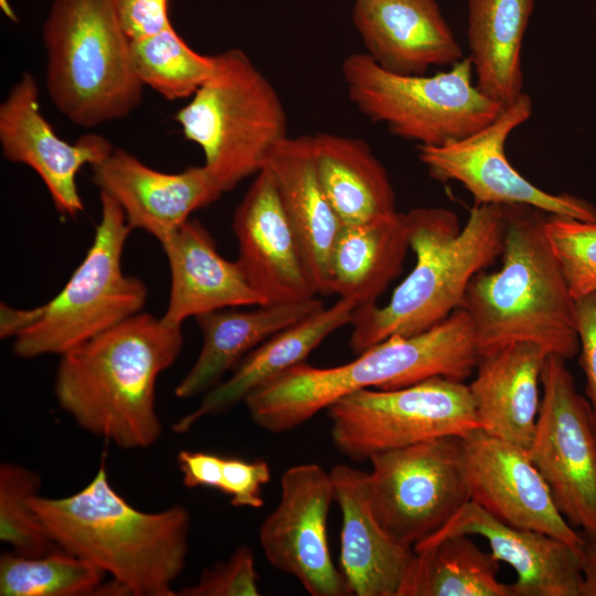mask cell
<instances>
[{
	"label": "cell",
	"mask_w": 596,
	"mask_h": 596,
	"mask_svg": "<svg viewBox=\"0 0 596 596\" xmlns=\"http://www.w3.org/2000/svg\"><path fill=\"white\" fill-rule=\"evenodd\" d=\"M545 234L574 299L596 291V221L547 213Z\"/></svg>",
	"instance_id": "cell-34"
},
{
	"label": "cell",
	"mask_w": 596,
	"mask_h": 596,
	"mask_svg": "<svg viewBox=\"0 0 596 596\" xmlns=\"http://www.w3.org/2000/svg\"><path fill=\"white\" fill-rule=\"evenodd\" d=\"M312 145L319 180L342 225L397 212L387 171L363 140L320 132L312 136Z\"/></svg>",
	"instance_id": "cell-27"
},
{
	"label": "cell",
	"mask_w": 596,
	"mask_h": 596,
	"mask_svg": "<svg viewBox=\"0 0 596 596\" xmlns=\"http://www.w3.org/2000/svg\"><path fill=\"white\" fill-rule=\"evenodd\" d=\"M119 23L130 41L145 39L172 26L168 0H115Z\"/></svg>",
	"instance_id": "cell-38"
},
{
	"label": "cell",
	"mask_w": 596,
	"mask_h": 596,
	"mask_svg": "<svg viewBox=\"0 0 596 596\" xmlns=\"http://www.w3.org/2000/svg\"><path fill=\"white\" fill-rule=\"evenodd\" d=\"M40 487L36 471L13 462L1 464L0 540L24 556H41L60 549L31 507Z\"/></svg>",
	"instance_id": "cell-33"
},
{
	"label": "cell",
	"mask_w": 596,
	"mask_h": 596,
	"mask_svg": "<svg viewBox=\"0 0 596 596\" xmlns=\"http://www.w3.org/2000/svg\"><path fill=\"white\" fill-rule=\"evenodd\" d=\"M352 21L366 54L395 74L422 75L465 57L436 0H354Z\"/></svg>",
	"instance_id": "cell-20"
},
{
	"label": "cell",
	"mask_w": 596,
	"mask_h": 596,
	"mask_svg": "<svg viewBox=\"0 0 596 596\" xmlns=\"http://www.w3.org/2000/svg\"><path fill=\"white\" fill-rule=\"evenodd\" d=\"M479 354L472 320L458 308L430 329L391 337L347 364L299 363L253 391L244 403L256 425L284 433L359 390H396L436 376L464 382L475 371Z\"/></svg>",
	"instance_id": "cell-3"
},
{
	"label": "cell",
	"mask_w": 596,
	"mask_h": 596,
	"mask_svg": "<svg viewBox=\"0 0 596 596\" xmlns=\"http://www.w3.org/2000/svg\"><path fill=\"white\" fill-rule=\"evenodd\" d=\"M535 0H468L467 38L476 86L503 107L522 94V43Z\"/></svg>",
	"instance_id": "cell-29"
},
{
	"label": "cell",
	"mask_w": 596,
	"mask_h": 596,
	"mask_svg": "<svg viewBox=\"0 0 596 596\" xmlns=\"http://www.w3.org/2000/svg\"><path fill=\"white\" fill-rule=\"evenodd\" d=\"M350 102L393 135L419 146H443L490 124L503 106L472 82L469 56L435 75H401L366 53L347 56L341 66Z\"/></svg>",
	"instance_id": "cell-8"
},
{
	"label": "cell",
	"mask_w": 596,
	"mask_h": 596,
	"mask_svg": "<svg viewBox=\"0 0 596 596\" xmlns=\"http://www.w3.org/2000/svg\"><path fill=\"white\" fill-rule=\"evenodd\" d=\"M409 247L406 214L342 225L330 260V290L356 307L375 305L397 277Z\"/></svg>",
	"instance_id": "cell-28"
},
{
	"label": "cell",
	"mask_w": 596,
	"mask_h": 596,
	"mask_svg": "<svg viewBox=\"0 0 596 596\" xmlns=\"http://www.w3.org/2000/svg\"><path fill=\"white\" fill-rule=\"evenodd\" d=\"M87 561L57 549L41 556H0L1 596H123L125 588Z\"/></svg>",
	"instance_id": "cell-31"
},
{
	"label": "cell",
	"mask_w": 596,
	"mask_h": 596,
	"mask_svg": "<svg viewBox=\"0 0 596 596\" xmlns=\"http://www.w3.org/2000/svg\"><path fill=\"white\" fill-rule=\"evenodd\" d=\"M131 231L120 205L100 192V220L91 247L63 289L40 306L38 320L14 338L15 355H62L141 312L147 286L121 267Z\"/></svg>",
	"instance_id": "cell-9"
},
{
	"label": "cell",
	"mask_w": 596,
	"mask_h": 596,
	"mask_svg": "<svg viewBox=\"0 0 596 596\" xmlns=\"http://www.w3.org/2000/svg\"><path fill=\"white\" fill-rule=\"evenodd\" d=\"M182 345L181 326L139 312L60 355L56 401L92 435L123 449L148 448L162 432L157 381Z\"/></svg>",
	"instance_id": "cell-1"
},
{
	"label": "cell",
	"mask_w": 596,
	"mask_h": 596,
	"mask_svg": "<svg viewBox=\"0 0 596 596\" xmlns=\"http://www.w3.org/2000/svg\"><path fill=\"white\" fill-rule=\"evenodd\" d=\"M232 227L238 243L237 262L266 305L317 298L299 242L267 168L255 174L235 209Z\"/></svg>",
	"instance_id": "cell-17"
},
{
	"label": "cell",
	"mask_w": 596,
	"mask_h": 596,
	"mask_svg": "<svg viewBox=\"0 0 596 596\" xmlns=\"http://www.w3.org/2000/svg\"><path fill=\"white\" fill-rule=\"evenodd\" d=\"M0 336L1 338L17 337L32 326L40 316V306L30 309H18L1 304L0 308Z\"/></svg>",
	"instance_id": "cell-40"
},
{
	"label": "cell",
	"mask_w": 596,
	"mask_h": 596,
	"mask_svg": "<svg viewBox=\"0 0 596 596\" xmlns=\"http://www.w3.org/2000/svg\"><path fill=\"white\" fill-rule=\"evenodd\" d=\"M458 534L486 539L492 555L513 568L512 596H581V550L547 533L503 523L472 501L413 550Z\"/></svg>",
	"instance_id": "cell-19"
},
{
	"label": "cell",
	"mask_w": 596,
	"mask_h": 596,
	"mask_svg": "<svg viewBox=\"0 0 596 596\" xmlns=\"http://www.w3.org/2000/svg\"><path fill=\"white\" fill-rule=\"evenodd\" d=\"M547 355L531 342H512L480 352L476 376L468 385L480 429L529 450Z\"/></svg>",
	"instance_id": "cell-22"
},
{
	"label": "cell",
	"mask_w": 596,
	"mask_h": 596,
	"mask_svg": "<svg viewBox=\"0 0 596 596\" xmlns=\"http://www.w3.org/2000/svg\"><path fill=\"white\" fill-rule=\"evenodd\" d=\"M461 455L470 501L503 523L582 549L583 535L557 509L528 450L477 428L461 436Z\"/></svg>",
	"instance_id": "cell-15"
},
{
	"label": "cell",
	"mask_w": 596,
	"mask_h": 596,
	"mask_svg": "<svg viewBox=\"0 0 596 596\" xmlns=\"http://www.w3.org/2000/svg\"><path fill=\"white\" fill-rule=\"evenodd\" d=\"M130 53L142 84L168 100L193 96L215 68V56L191 49L173 26L130 41Z\"/></svg>",
	"instance_id": "cell-32"
},
{
	"label": "cell",
	"mask_w": 596,
	"mask_h": 596,
	"mask_svg": "<svg viewBox=\"0 0 596 596\" xmlns=\"http://www.w3.org/2000/svg\"><path fill=\"white\" fill-rule=\"evenodd\" d=\"M355 308L353 301L339 298L268 338L237 363L227 380L206 392L196 408L177 421L173 430L187 433L200 419L244 402L259 386L305 362L327 337L351 324Z\"/></svg>",
	"instance_id": "cell-25"
},
{
	"label": "cell",
	"mask_w": 596,
	"mask_h": 596,
	"mask_svg": "<svg viewBox=\"0 0 596 596\" xmlns=\"http://www.w3.org/2000/svg\"><path fill=\"white\" fill-rule=\"evenodd\" d=\"M579 364L586 377V395L596 428V291L575 300Z\"/></svg>",
	"instance_id": "cell-37"
},
{
	"label": "cell",
	"mask_w": 596,
	"mask_h": 596,
	"mask_svg": "<svg viewBox=\"0 0 596 596\" xmlns=\"http://www.w3.org/2000/svg\"><path fill=\"white\" fill-rule=\"evenodd\" d=\"M45 87L73 124L123 119L141 103L138 77L115 0H54L43 28Z\"/></svg>",
	"instance_id": "cell-6"
},
{
	"label": "cell",
	"mask_w": 596,
	"mask_h": 596,
	"mask_svg": "<svg viewBox=\"0 0 596 596\" xmlns=\"http://www.w3.org/2000/svg\"><path fill=\"white\" fill-rule=\"evenodd\" d=\"M503 206L502 266L478 273L462 304L480 352L531 342L570 360L579 352L575 299L545 234L547 213L526 205Z\"/></svg>",
	"instance_id": "cell-5"
},
{
	"label": "cell",
	"mask_w": 596,
	"mask_h": 596,
	"mask_svg": "<svg viewBox=\"0 0 596 596\" xmlns=\"http://www.w3.org/2000/svg\"><path fill=\"white\" fill-rule=\"evenodd\" d=\"M532 113V99L523 93L490 124L469 136L443 146H418V159L433 179L461 183L476 204L526 205L549 214L596 221V209L589 202L568 193L544 191L509 162L505 141Z\"/></svg>",
	"instance_id": "cell-13"
},
{
	"label": "cell",
	"mask_w": 596,
	"mask_h": 596,
	"mask_svg": "<svg viewBox=\"0 0 596 596\" xmlns=\"http://www.w3.org/2000/svg\"><path fill=\"white\" fill-rule=\"evenodd\" d=\"M0 145L7 160L30 167L41 178L56 211L71 217L84 211L77 173L114 150L107 138L93 132L75 143L58 137L41 111L38 84L28 72L0 105Z\"/></svg>",
	"instance_id": "cell-16"
},
{
	"label": "cell",
	"mask_w": 596,
	"mask_h": 596,
	"mask_svg": "<svg viewBox=\"0 0 596 596\" xmlns=\"http://www.w3.org/2000/svg\"><path fill=\"white\" fill-rule=\"evenodd\" d=\"M104 459L79 491L63 498L35 494V515L60 549L110 575L129 595H177L172 584L185 566L189 511L134 508L113 488Z\"/></svg>",
	"instance_id": "cell-2"
},
{
	"label": "cell",
	"mask_w": 596,
	"mask_h": 596,
	"mask_svg": "<svg viewBox=\"0 0 596 596\" xmlns=\"http://www.w3.org/2000/svg\"><path fill=\"white\" fill-rule=\"evenodd\" d=\"M323 306L320 299L313 298L295 304L260 305L253 310L225 308L195 317L203 344L194 364L175 386V396L190 398L209 392L251 351Z\"/></svg>",
	"instance_id": "cell-26"
},
{
	"label": "cell",
	"mask_w": 596,
	"mask_h": 596,
	"mask_svg": "<svg viewBox=\"0 0 596 596\" xmlns=\"http://www.w3.org/2000/svg\"><path fill=\"white\" fill-rule=\"evenodd\" d=\"M369 460L372 512L382 529L406 546L414 549L433 536L470 501L459 436L380 451Z\"/></svg>",
	"instance_id": "cell-11"
},
{
	"label": "cell",
	"mask_w": 596,
	"mask_h": 596,
	"mask_svg": "<svg viewBox=\"0 0 596 596\" xmlns=\"http://www.w3.org/2000/svg\"><path fill=\"white\" fill-rule=\"evenodd\" d=\"M318 295H331L330 260L342 227L318 177L312 136L286 137L265 162Z\"/></svg>",
	"instance_id": "cell-24"
},
{
	"label": "cell",
	"mask_w": 596,
	"mask_h": 596,
	"mask_svg": "<svg viewBox=\"0 0 596 596\" xmlns=\"http://www.w3.org/2000/svg\"><path fill=\"white\" fill-rule=\"evenodd\" d=\"M327 411L333 445L354 461L479 428L468 385L441 376L396 390H359Z\"/></svg>",
	"instance_id": "cell-10"
},
{
	"label": "cell",
	"mask_w": 596,
	"mask_h": 596,
	"mask_svg": "<svg viewBox=\"0 0 596 596\" xmlns=\"http://www.w3.org/2000/svg\"><path fill=\"white\" fill-rule=\"evenodd\" d=\"M91 168L92 181L120 205L131 230L145 231L160 244L194 211L222 195L204 166L162 172L121 148Z\"/></svg>",
	"instance_id": "cell-18"
},
{
	"label": "cell",
	"mask_w": 596,
	"mask_h": 596,
	"mask_svg": "<svg viewBox=\"0 0 596 596\" xmlns=\"http://www.w3.org/2000/svg\"><path fill=\"white\" fill-rule=\"evenodd\" d=\"M269 479L270 467L264 459L224 457L220 491L230 497L234 507L256 509L264 505L262 488Z\"/></svg>",
	"instance_id": "cell-36"
},
{
	"label": "cell",
	"mask_w": 596,
	"mask_h": 596,
	"mask_svg": "<svg viewBox=\"0 0 596 596\" xmlns=\"http://www.w3.org/2000/svg\"><path fill=\"white\" fill-rule=\"evenodd\" d=\"M566 360L549 354L529 456L567 522L596 535V428L589 402L581 395Z\"/></svg>",
	"instance_id": "cell-12"
},
{
	"label": "cell",
	"mask_w": 596,
	"mask_h": 596,
	"mask_svg": "<svg viewBox=\"0 0 596 596\" xmlns=\"http://www.w3.org/2000/svg\"><path fill=\"white\" fill-rule=\"evenodd\" d=\"M400 596H512L497 577L499 561L470 535H451L414 550Z\"/></svg>",
	"instance_id": "cell-30"
},
{
	"label": "cell",
	"mask_w": 596,
	"mask_h": 596,
	"mask_svg": "<svg viewBox=\"0 0 596 596\" xmlns=\"http://www.w3.org/2000/svg\"><path fill=\"white\" fill-rule=\"evenodd\" d=\"M583 535L581 549L582 590L581 596H596V535Z\"/></svg>",
	"instance_id": "cell-41"
},
{
	"label": "cell",
	"mask_w": 596,
	"mask_h": 596,
	"mask_svg": "<svg viewBox=\"0 0 596 596\" xmlns=\"http://www.w3.org/2000/svg\"><path fill=\"white\" fill-rule=\"evenodd\" d=\"M254 553L247 545L237 547L227 560L202 572L200 578L185 586L180 596H257L258 576Z\"/></svg>",
	"instance_id": "cell-35"
},
{
	"label": "cell",
	"mask_w": 596,
	"mask_h": 596,
	"mask_svg": "<svg viewBox=\"0 0 596 596\" xmlns=\"http://www.w3.org/2000/svg\"><path fill=\"white\" fill-rule=\"evenodd\" d=\"M170 267V295L161 317L182 326L190 317L225 308L266 305L238 262L225 259L210 232L188 220L161 243Z\"/></svg>",
	"instance_id": "cell-23"
},
{
	"label": "cell",
	"mask_w": 596,
	"mask_h": 596,
	"mask_svg": "<svg viewBox=\"0 0 596 596\" xmlns=\"http://www.w3.org/2000/svg\"><path fill=\"white\" fill-rule=\"evenodd\" d=\"M330 475L342 517L340 571L351 595L400 596L413 547L395 541L376 521L368 494V472L340 464Z\"/></svg>",
	"instance_id": "cell-21"
},
{
	"label": "cell",
	"mask_w": 596,
	"mask_h": 596,
	"mask_svg": "<svg viewBox=\"0 0 596 596\" xmlns=\"http://www.w3.org/2000/svg\"><path fill=\"white\" fill-rule=\"evenodd\" d=\"M215 56L211 77L180 108L175 121L204 155V167L223 193L259 172L287 136V115L268 78L238 47Z\"/></svg>",
	"instance_id": "cell-7"
},
{
	"label": "cell",
	"mask_w": 596,
	"mask_h": 596,
	"mask_svg": "<svg viewBox=\"0 0 596 596\" xmlns=\"http://www.w3.org/2000/svg\"><path fill=\"white\" fill-rule=\"evenodd\" d=\"M223 458L204 451L181 450L177 461L187 488L221 490Z\"/></svg>",
	"instance_id": "cell-39"
},
{
	"label": "cell",
	"mask_w": 596,
	"mask_h": 596,
	"mask_svg": "<svg viewBox=\"0 0 596 596\" xmlns=\"http://www.w3.org/2000/svg\"><path fill=\"white\" fill-rule=\"evenodd\" d=\"M332 501L330 471L317 464L292 466L281 476L277 507L259 529L267 561L298 579L312 596L351 595L329 551L327 520Z\"/></svg>",
	"instance_id": "cell-14"
},
{
	"label": "cell",
	"mask_w": 596,
	"mask_h": 596,
	"mask_svg": "<svg viewBox=\"0 0 596 596\" xmlns=\"http://www.w3.org/2000/svg\"><path fill=\"white\" fill-rule=\"evenodd\" d=\"M405 214L416 264L386 305L355 308L349 345L356 355L391 337L424 332L462 308L471 279L502 254L503 205L475 203L462 227L444 207Z\"/></svg>",
	"instance_id": "cell-4"
}]
</instances>
